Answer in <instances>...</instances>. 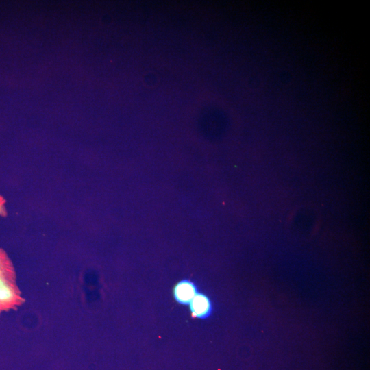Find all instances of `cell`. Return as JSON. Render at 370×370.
Here are the masks:
<instances>
[{"mask_svg":"<svg viewBox=\"0 0 370 370\" xmlns=\"http://www.w3.org/2000/svg\"><path fill=\"white\" fill-rule=\"evenodd\" d=\"M23 302L13 264L5 251L0 249V314L16 309Z\"/></svg>","mask_w":370,"mask_h":370,"instance_id":"6da1fadb","label":"cell"},{"mask_svg":"<svg viewBox=\"0 0 370 370\" xmlns=\"http://www.w3.org/2000/svg\"><path fill=\"white\" fill-rule=\"evenodd\" d=\"M198 292V286L193 281L184 279L175 284L173 289V295L177 303L189 305Z\"/></svg>","mask_w":370,"mask_h":370,"instance_id":"7a4b0ae2","label":"cell"},{"mask_svg":"<svg viewBox=\"0 0 370 370\" xmlns=\"http://www.w3.org/2000/svg\"><path fill=\"white\" fill-rule=\"evenodd\" d=\"M188 306L191 316L196 319H208L213 312L212 302L204 293L198 292Z\"/></svg>","mask_w":370,"mask_h":370,"instance_id":"3957f363","label":"cell"},{"mask_svg":"<svg viewBox=\"0 0 370 370\" xmlns=\"http://www.w3.org/2000/svg\"><path fill=\"white\" fill-rule=\"evenodd\" d=\"M5 200L0 195V216L5 217L7 215V210L5 206Z\"/></svg>","mask_w":370,"mask_h":370,"instance_id":"277c9868","label":"cell"}]
</instances>
